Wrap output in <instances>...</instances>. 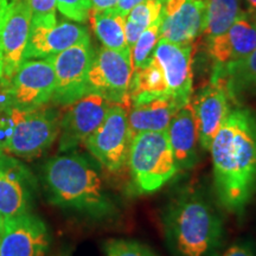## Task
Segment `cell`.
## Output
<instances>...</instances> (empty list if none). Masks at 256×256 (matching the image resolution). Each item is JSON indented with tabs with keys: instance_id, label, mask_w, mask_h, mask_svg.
I'll return each instance as SVG.
<instances>
[{
	"instance_id": "6da1fadb",
	"label": "cell",
	"mask_w": 256,
	"mask_h": 256,
	"mask_svg": "<svg viewBox=\"0 0 256 256\" xmlns=\"http://www.w3.org/2000/svg\"><path fill=\"white\" fill-rule=\"evenodd\" d=\"M214 185L224 209L242 214L256 194V114L234 108L211 142Z\"/></svg>"
},
{
	"instance_id": "7a4b0ae2",
	"label": "cell",
	"mask_w": 256,
	"mask_h": 256,
	"mask_svg": "<svg viewBox=\"0 0 256 256\" xmlns=\"http://www.w3.org/2000/svg\"><path fill=\"white\" fill-rule=\"evenodd\" d=\"M42 178L50 203L92 218H108L116 206L106 188L98 165L88 156L69 153L48 159Z\"/></svg>"
},
{
	"instance_id": "3957f363",
	"label": "cell",
	"mask_w": 256,
	"mask_h": 256,
	"mask_svg": "<svg viewBox=\"0 0 256 256\" xmlns=\"http://www.w3.org/2000/svg\"><path fill=\"white\" fill-rule=\"evenodd\" d=\"M172 256H218L224 240L220 212L203 191L186 188L170 200L162 216Z\"/></svg>"
},
{
	"instance_id": "277c9868",
	"label": "cell",
	"mask_w": 256,
	"mask_h": 256,
	"mask_svg": "<svg viewBox=\"0 0 256 256\" xmlns=\"http://www.w3.org/2000/svg\"><path fill=\"white\" fill-rule=\"evenodd\" d=\"M60 121L58 112L46 106L28 110L6 108L0 112V147L18 158H37L55 142Z\"/></svg>"
},
{
	"instance_id": "5b68a950",
	"label": "cell",
	"mask_w": 256,
	"mask_h": 256,
	"mask_svg": "<svg viewBox=\"0 0 256 256\" xmlns=\"http://www.w3.org/2000/svg\"><path fill=\"white\" fill-rule=\"evenodd\" d=\"M127 165L134 188L140 194H152L168 183L178 168L166 130L144 132L133 136Z\"/></svg>"
},
{
	"instance_id": "8992f818",
	"label": "cell",
	"mask_w": 256,
	"mask_h": 256,
	"mask_svg": "<svg viewBox=\"0 0 256 256\" xmlns=\"http://www.w3.org/2000/svg\"><path fill=\"white\" fill-rule=\"evenodd\" d=\"M130 140L127 108L124 104H112L104 121L84 145L98 164L108 171L118 172L127 164Z\"/></svg>"
},
{
	"instance_id": "52a82bcc",
	"label": "cell",
	"mask_w": 256,
	"mask_h": 256,
	"mask_svg": "<svg viewBox=\"0 0 256 256\" xmlns=\"http://www.w3.org/2000/svg\"><path fill=\"white\" fill-rule=\"evenodd\" d=\"M55 84V70L49 58L23 60L6 84L8 108L28 110L46 106Z\"/></svg>"
},
{
	"instance_id": "ba28073f",
	"label": "cell",
	"mask_w": 256,
	"mask_h": 256,
	"mask_svg": "<svg viewBox=\"0 0 256 256\" xmlns=\"http://www.w3.org/2000/svg\"><path fill=\"white\" fill-rule=\"evenodd\" d=\"M95 50L90 40L49 57L55 70L56 84L51 101L70 106L89 94L88 75Z\"/></svg>"
},
{
	"instance_id": "9c48e42d",
	"label": "cell",
	"mask_w": 256,
	"mask_h": 256,
	"mask_svg": "<svg viewBox=\"0 0 256 256\" xmlns=\"http://www.w3.org/2000/svg\"><path fill=\"white\" fill-rule=\"evenodd\" d=\"M133 66L130 51H116L102 46L95 51L88 82L89 92L104 96L110 104H128Z\"/></svg>"
},
{
	"instance_id": "30bf717a",
	"label": "cell",
	"mask_w": 256,
	"mask_h": 256,
	"mask_svg": "<svg viewBox=\"0 0 256 256\" xmlns=\"http://www.w3.org/2000/svg\"><path fill=\"white\" fill-rule=\"evenodd\" d=\"M110 102L104 96L89 92L72 104L68 106L60 121L58 151L70 152L81 144L100 126L110 107Z\"/></svg>"
},
{
	"instance_id": "8fae6325",
	"label": "cell",
	"mask_w": 256,
	"mask_h": 256,
	"mask_svg": "<svg viewBox=\"0 0 256 256\" xmlns=\"http://www.w3.org/2000/svg\"><path fill=\"white\" fill-rule=\"evenodd\" d=\"M36 194V179L16 156H0V216L14 218L31 212Z\"/></svg>"
},
{
	"instance_id": "7c38bea8",
	"label": "cell",
	"mask_w": 256,
	"mask_h": 256,
	"mask_svg": "<svg viewBox=\"0 0 256 256\" xmlns=\"http://www.w3.org/2000/svg\"><path fill=\"white\" fill-rule=\"evenodd\" d=\"M206 0H165L160 20V40L192 46L202 36Z\"/></svg>"
},
{
	"instance_id": "4fadbf2b",
	"label": "cell",
	"mask_w": 256,
	"mask_h": 256,
	"mask_svg": "<svg viewBox=\"0 0 256 256\" xmlns=\"http://www.w3.org/2000/svg\"><path fill=\"white\" fill-rule=\"evenodd\" d=\"M49 247V229L38 216L28 212L5 220L0 256H46Z\"/></svg>"
},
{
	"instance_id": "5bb4252c",
	"label": "cell",
	"mask_w": 256,
	"mask_h": 256,
	"mask_svg": "<svg viewBox=\"0 0 256 256\" xmlns=\"http://www.w3.org/2000/svg\"><path fill=\"white\" fill-rule=\"evenodd\" d=\"M234 98L229 90L226 78H216L200 89L191 101L196 116L200 146L209 150L214 136L220 124L228 116L230 98Z\"/></svg>"
},
{
	"instance_id": "9a60e30c",
	"label": "cell",
	"mask_w": 256,
	"mask_h": 256,
	"mask_svg": "<svg viewBox=\"0 0 256 256\" xmlns=\"http://www.w3.org/2000/svg\"><path fill=\"white\" fill-rule=\"evenodd\" d=\"M256 49V26L249 19V14L242 12L226 32L212 40H206V50L215 68L212 75H217L228 66L244 60Z\"/></svg>"
},
{
	"instance_id": "2e32d148",
	"label": "cell",
	"mask_w": 256,
	"mask_h": 256,
	"mask_svg": "<svg viewBox=\"0 0 256 256\" xmlns=\"http://www.w3.org/2000/svg\"><path fill=\"white\" fill-rule=\"evenodd\" d=\"M153 57L164 72L170 96L183 107L192 96V46H179L159 40Z\"/></svg>"
},
{
	"instance_id": "e0dca14e",
	"label": "cell",
	"mask_w": 256,
	"mask_h": 256,
	"mask_svg": "<svg viewBox=\"0 0 256 256\" xmlns=\"http://www.w3.org/2000/svg\"><path fill=\"white\" fill-rule=\"evenodd\" d=\"M31 28V10L28 0H11L5 26L0 38L2 78L10 81L23 62Z\"/></svg>"
},
{
	"instance_id": "ac0fdd59",
	"label": "cell",
	"mask_w": 256,
	"mask_h": 256,
	"mask_svg": "<svg viewBox=\"0 0 256 256\" xmlns=\"http://www.w3.org/2000/svg\"><path fill=\"white\" fill-rule=\"evenodd\" d=\"M89 40L87 28L70 22H60L52 26H31L23 60L49 58Z\"/></svg>"
},
{
	"instance_id": "d6986e66",
	"label": "cell",
	"mask_w": 256,
	"mask_h": 256,
	"mask_svg": "<svg viewBox=\"0 0 256 256\" xmlns=\"http://www.w3.org/2000/svg\"><path fill=\"white\" fill-rule=\"evenodd\" d=\"M178 171L192 168L198 162V130L191 101L176 112L166 130Z\"/></svg>"
},
{
	"instance_id": "ffe728a7",
	"label": "cell",
	"mask_w": 256,
	"mask_h": 256,
	"mask_svg": "<svg viewBox=\"0 0 256 256\" xmlns=\"http://www.w3.org/2000/svg\"><path fill=\"white\" fill-rule=\"evenodd\" d=\"M179 108L180 106L172 98H158L142 104H130V108L127 110L130 138L144 132H165Z\"/></svg>"
},
{
	"instance_id": "44dd1931",
	"label": "cell",
	"mask_w": 256,
	"mask_h": 256,
	"mask_svg": "<svg viewBox=\"0 0 256 256\" xmlns=\"http://www.w3.org/2000/svg\"><path fill=\"white\" fill-rule=\"evenodd\" d=\"M158 98H171L166 80L154 57L142 69L133 70L130 80L128 101L130 104H142Z\"/></svg>"
},
{
	"instance_id": "7402d4cb",
	"label": "cell",
	"mask_w": 256,
	"mask_h": 256,
	"mask_svg": "<svg viewBox=\"0 0 256 256\" xmlns=\"http://www.w3.org/2000/svg\"><path fill=\"white\" fill-rule=\"evenodd\" d=\"M92 28L102 46L116 51H130L124 37V18L113 11H92L88 14Z\"/></svg>"
},
{
	"instance_id": "603a6c76",
	"label": "cell",
	"mask_w": 256,
	"mask_h": 256,
	"mask_svg": "<svg viewBox=\"0 0 256 256\" xmlns=\"http://www.w3.org/2000/svg\"><path fill=\"white\" fill-rule=\"evenodd\" d=\"M242 0H206L203 36L212 40L226 32L242 14Z\"/></svg>"
},
{
	"instance_id": "cb8c5ba5",
	"label": "cell",
	"mask_w": 256,
	"mask_h": 256,
	"mask_svg": "<svg viewBox=\"0 0 256 256\" xmlns=\"http://www.w3.org/2000/svg\"><path fill=\"white\" fill-rule=\"evenodd\" d=\"M164 4L165 0H145L134 6L124 17V37L130 49H132L140 34L162 17Z\"/></svg>"
},
{
	"instance_id": "d4e9b609",
	"label": "cell",
	"mask_w": 256,
	"mask_h": 256,
	"mask_svg": "<svg viewBox=\"0 0 256 256\" xmlns=\"http://www.w3.org/2000/svg\"><path fill=\"white\" fill-rule=\"evenodd\" d=\"M226 78L229 90L232 96L241 92L256 95V49L244 60L232 64L211 78Z\"/></svg>"
},
{
	"instance_id": "484cf974",
	"label": "cell",
	"mask_w": 256,
	"mask_h": 256,
	"mask_svg": "<svg viewBox=\"0 0 256 256\" xmlns=\"http://www.w3.org/2000/svg\"><path fill=\"white\" fill-rule=\"evenodd\" d=\"M160 20H162V17L150 25L140 34L136 44L130 49L133 70L144 68L153 57V52L160 40Z\"/></svg>"
},
{
	"instance_id": "4316f807",
	"label": "cell",
	"mask_w": 256,
	"mask_h": 256,
	"mask_svg": "<svg viewBox=\"0 0 256 256\" xmlns=\"http://www.w3.org/2000/svg\"><path fill=\"white\" fill-rule=\"evenodd\" d=\"M106 256H158L148 246L126 238H112L104 243Z\"/></svg>"
},
{
	"instance_id": "83f0119b",
	"label": "cell",
	"mask_w": 256,
	"mask_h": 256,
	"mask_svg": "<svg viewBox=\"0 0 256 256\" xmlns=\"http://www.w3.org/2000/svg\"><path fill=\"white\" fill-rule=\"evenodd\" d=\"M31 26H52L57 23L56 0H28Z\"/></svg>"
},
{
	"instance_id": "f1b7e54d",
	"label": "cell",
	"mask_w": 256,
	"mask_h": 256,
	"mask_svg": "<svg viewBox=\"0 0 256 256\" xmlns=\"http://www.w3.org/2000/svg\"><path fill=\"white\" fill-rule=\"evenodd\" d=\"M57 10L64 17L84 23L92 8L90 0H56Z\"/></svg>"
},
{
	"instance_id": "f546056e",
	"label": "cell",
	"mask_w": 256,
	"mask_h": 256,
	"mask_svg": "<svg viewBox=\"0 0 256 256\" xmlns=\"http://www.w3.org/2000/svg\"><path fill=\"white\" fill-rule=\"evenodd\" d=\"M218 256H256V249L250 242L238 241L220 252Z\"/></svg>"
},
{
	"instance_id": "4dcf8cb0",
	"label": "cell",
	"mask_w": 256,
	"mask_h": 256,
	"mask_svg": "<svg viewBox=\"0 0 256 256\" xmlns=\"http://www.w3.org/2000/svg\"><path fill=\"white\" fill-rule=\"evenodd\" d=\"M119 0H90L92 11H113Z\"/></svg>"
},
{
	"instance_id": "1f68e13d",
	"label": "cell",
	"mask_w": 256,
	"mask_h": 256,
	"mask_svg": "<svg viewBox=\"0 0 256 256\" xmlns=\"http://www.w3.org/2000/svg\"><path fill=\"white\" fill-rule=\"evenodd\" d=\"M142 2H145V0H119L115 11L124 18L128 14H130V11L134 8V6H136Z\"/></svg>"
},
{
	"instance_id": "d6a6232c",
	"label": "cell",
	"mask_w": 256,
	"mask_h": 256,
	"mask_svg": "<svg viewBox=\"0 0 256 256\" xmlns=\"http://www.w3.org/2000/svg\"><path fill=\"white\" fill-rule=\"evenodd\" d=\"M10 4H11V0H0V38H2V28L5 26L6 18H8V14Z\"/></svg>"
},
{
	"instance_id": "836d02e7",
	"label": "cell",
	"mask_w": 256,
	"mask_h": 256,
	"mask_svg": "<svg viewBox=\"0 0 256 256\" xmlns=\"http://www.w3.org/2000/svg\"><path fill=\"white\" fill-rule=\"evenodd\" d=\"M246 4V8H247V14H256V0H243Z\"/></svg>"
},
{
	"instance_id": "e575fe53",
	"label": "cell",
	"mask_w": 256,
	"mask_h": 256,
	"mask_svg": "<svg viewBox=\"0 0 256 256\" xmlns=\"http://www.w3.org/2000/svg\"><path fill=\"white\" fill-rule=\"evenodd\" d=\"M2 75H4V70H2V54H0V80L2 78Z\"/></svg>"
},
{
	"instance_id": "d590c367",
	"label": "cell",
	"mask_w": 256,
	"mask_h": 256,
	"mask_svg": "<svg viewBox=\"0 0 256 256\" xmlns=\"http://www.w3.org/2000/svg\"><path fill=\"white\" fill-rule=\"evenodd\" d=\"M4 222L5 220L0 216V234H2V230H4Z\"/></svg>"
},
{
	"instance_id": "8d00e7d4",
	"label": "cell",
	"mask_w": 256,
	"mask_h": 256,
	"mask_svg": "<svg viewBox=\"0 0 256 256\" xmlns=\"http://www.w3.org/2000/svg\"><path fill=\"white\" fill-rule=\"evenodd\" d=\"M252 20L254 22V24H255V26H256V14H255L254 16H252Z\"/></svg>"
},
{
	"instance_id": "74e56055",
	"label": "cell",
	"mask_w": 256,
	"mask_h": 256,
	"mask_svg": "<svg viewBox=\"0 0 256 256\" xmlns=\"http://www.w3.org/2000/svg\"><path fill=\"white\" fill-rule=\"evenodd\" d=\"M2 154H4V151L2 150V147H0V156H2Z\"/></svg>"
},
{
	"instance_id": "f35d334b",
	"label": "cell",
	"mask_w": 256,
	"mask_h": 256,
	"mask_svg": "<svg viewBox=\"0 0 256 256\" xmlns=\"http://www.w3.org/2000/svg\"><path fill=\"white\" fill-rule=\"evenodd\" d=\"M0 242H2V234H0Z\"/></svg>"
}]
</instances>
